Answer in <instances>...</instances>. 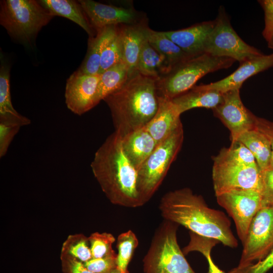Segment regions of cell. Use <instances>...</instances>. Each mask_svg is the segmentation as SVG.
Returning a JSON list of instances; mask_svg holds the SVG:
<instances>
[{"instance_id":"1","label":"cell","mask_w":273,"mask_h":273,"mask_svg":"<svg viewBox=\"0 0 273 273\" xmlns=\"http://www.w3.org/2000/svg\"><path fill=\"white\" fill-rule=\"evenodd\" d=\"M159 209L164 220L181 225L199 236L235 248L238 241L231 222L222 211L208 206L203 197L189 188L170 191L161 199Z\"/></svg>"},{"instance_id":"2","label":"cell","mask_w":273,"mask_h":273,"mask_svg":"<svg viewBox=\"0 0 273 273\" xmlns=\"http://www.w3.org/2000/svg\"><path fill=\"white\" fill-rule=\"evenodd\" d=\"M90 166L112 203L127 208L144 205L138 190V171L126 157L121 138L115 132L96 152Z\"/></svg>"},{"instance_id":"3","label":"cell","mask_w":273,"mask_h":273,"mask_svg":"<svg viewBox=\"0 0 273 273\" xmlns=\"http://www.w3.org/2000/svg\"><path fill=\"white\" fill-rule=\"evenodd\" d=\"M103 100L110 110L114 132L122 139L145 127L157 112L156 80L136 72Z\"/></svg>"},{"instance_id":"4","label":"cell","mask_w":273,"mask_h":273,"mask_svg":"<svg viewBox=\"0 0 273 273\" xmlns=\"http://www.w3.org/2000/svg\"><path fill=\"white\" fill-rule=\"evenodd\" d=\"M54 17L35 0L0 2V24L15 40L33 47L37 34Z\"/></svg>"},{"instance_id":"5","label":"cell","mask_w":273,"mask_h":273,"mask_svg":"<svg viewBox=\"0 0 273 273\" xmlns=\"http://www.w3.org/2000/svg\"><path fill=\"white\" fill-rule=\"evenodd\" d=\"M236 61L204 53L189 58L172 66L156 80L158 97L172 100L191 89L207 74L230 67Z\"/></svg>"},{"instance_id":"6","label":"cell","mask_w":273,"mask_h":273,"mask_svg":"<svg viewBox=\"0 0 273 273\" xmlns=\"http://www.w3.org/2000/svg\"><path fill=\"white\" fill-rule=\"evenodd\" d=\"M178 226L164 219L158 227L143 258L144 273H196L178 244Z\"/></svg>"},{"instance_id":"7","label":"cell","mask_w":273,"mask_h":273,"mask_svg":"<svg viewBox=\"0 0 273 273\" xmlns=\"http://www.w3.org/2000/svg\"><path fill=\"white\" fill-rule=\"evenodd\" d=\"M180 124L154 151L138 169L137 187L143 203L148 202L163 182L184 141Z\"/></svg>"},{"instance_id":"8","label":"cell","mask_w":273,"mask_h":273,"mask_svg":"<svg viewBox=\"0 0 273 273\" xmlns=\"http://www.w3.org/2000/svg\"><path fill=\"white\" fill-rule=\"evenodd\" d=\"M214 21V27L205 42L204 53L215 57L230 58L240 63L263 54L238 35L222 7H220Z\"/></svg>"},{"instance_id":"9","label":"cell","mask_w":273,"mask_h":273,"mask_svg":"<svg viewBox=\"0 0 273 273\" xmlns=\"http://www.w3.org/2000/svg\"><path fill=\"white\" fill-rule=\"evenodd\" d=\"M243 245L239 268L262 260L273 249V207L262 206L257 212Z\"/></svg>"},{"instance_id":"10","label":"cell","mask_w":273,"mask_h":273,"mask_svg":"<svg viewBox=\"0 0 273 273\" xmlns=\"http://www.w3.org/2000/svg\"><path fill=\"white\" fill-rule=\"evenodd\" d=\"M218 204L235 222L237 234L242 244L251 223L262 207L260 193L254 190L235 189L216 196Z\"/></svg>"},{"instance_id":"11","label":"cell","mask_w":273,"mask_h":273,"mask_svg":"<svg viewBox=\"0 0 273 273\" xmlns=\"http://www.w3.org/2000/svg\"><path fill=\"white\" fill-rule=\"evenodd\" d=\"M212 180L215 196L235 189L260 193L261 171L258 166L213 161Z\"/></svg>"},{"instance_id":"12","label":"cell","mask_w":273,"mask_h":273,"mask_svg":"<svg viewBox=\"0 0 273 273\" xmlns=\"http://www.w3.org/2000/svg\"><path fill=\"white\" fill-rule=\"evenodd\" d=\"M212 111L230 130L232 142L237 141L244 132L255 128L256 116L244 105L240 89L223 93V101Z\"/></svg>"},{"instance_id":"13","label":"cell","mask_w":273,"mask_h":273,"mask_svg":"<svg viewBox=\"0 0 273 273\" xmlns=\"http://www.w3.org/2000/svg\"><path fill=\"white\" fill-rule=\"evenodd\" d=\"M96 31L110 26L135 24L147 20L133 7L107 5L92 0L78 1Z\"/></svg>"},{"instance_id":"14","label":"cell","mask_w":273,"mask_h":273,"mask_svg":"<svg viewBox=\"0 0 273 273\" xmlns=\"http://www.w3.org/2000/svg\"><path fill=\"white\" fill-rule=\"evenodd\" d=\"M100 74L89 75L74 71L66 80L65 98L67 108L81 115L95 106Z\"/></svg>"},{"instance_id":"15","label":"cell","mask_w":273,"mask_h":273,"mask_svg":"<svg viewBox=\"0 0 273 273\" xmlns=\"http://www.w3.org/2000/svg\"><path fill=\"white\" fill-rule=\"evenodd\" d=\"M271 67H273V53L269 55L263 54L240 63L239 67L226 77L216 82L200 85V86L222 93L240 89L247 79Z\"/></svg>"},{"instance_id":"16","label":"cell","mask_w":273,"mask_h":273,"mask_svg":"<svg viewBox=\"0 0 273 273\" xmlns=\"http://www.w3.org/2000/svg\"><path fill=\"white\" fill-rule=\"evenodd\" d=\"M214 24V20L204 21L184 29L163 32L187 54L193 57L204 54L205 40Z\"/></svg>"},{"instance_id":"17","label":"cell","mask_w":273,"mask_h":273,"mask_svg":"<svg viewBox=\"0 0 273 273\" xmlns=\"http://www.w3.org/2000/svg\"><path fill=\"white\" fill-rule=\"evenodd\" d=\"M147 26V19L135 24L118 25L122 61L127 66L130 76L136 72L142 45L146 37V29Z\"/></svg>"},{"instance_id":"18","label":"cell","mask_w":273,"mask_h":273,"mask_svg":"<svg viewBox=\"0 0 273 273\" xmlns=\"http://www.w3.org/2000/svg\"><path fill=\"white\" fill-rule=\"evenodd\" d=\"M180 116L171 100L159 98L157 111L145 127L158 145L181 124Z\"/></svg>"},{"instance_id":"19","label":"cell","mask_w":273,"mask_h":273,"mask_svg":"<svg viewBox=\"0 0 273 273\" xmlns=\"http://www.w3.org/2000/svg\"><path fill=\"white\" fill-rule=\"evenodd\" d=\"M121 142L124 154L137 170L158 145L145 127L126 135Z\"/></svg>"},{"instance_id":"20","label":"cell","mask_w":273,"mask_h":273,"mask_svg":"<svg viewBox=\"0 0 273 273\" xmlns=\"http://www.w3.org/2000/svg\"><path fill=\"white\" fill-rule=\"evenodd\" d=\"M0 123L22 127L30 124V120L13 107L10 93V66L1 55Z\"/></svg>"},{"instance_id":"21","label":"cell","mask_w":273,"mask_h":273,"mask_svg":"<svg viewBox=\"0 0 273 273\" xmlns=\"http://www.w3.org/2000/svg\"><path fill=\"white\" fill-rule=\"evenodd\" d=\"M223 100V93L214 89L201 88L195 85L186 93L170 100L178 112L196 108L214 109Z\"/></svg>"},{"instance_id":"22","label":"cell","mask_w":273,"mask_h":273,"mask_svg":"<svg viewBox=\"0 0 273 273\" xmlns=\"http://www.w3.org/2000/svg\"><path fill=\"white\" fill-rule=\"evenodd\" d=\"M39 3L54 17L66 18L80 26L88 35L94 37L96 31L79 2L73 0H40Z\"/></svg>"},{"instance_id":"23","label":"cell","mask_w":273,"mask_h":273,"mask_svg":"<svg viewBox=\"0 0 273 273\" xmlns=\"http://www.w3.org/2000/svg\"><path fill=\"white\" fill-rule=\"evenodd\" d=\"M117 26H107L97 30L95 36L89 37L86 56L77 71L85 74H100L102 51L115 32Z\"/></svg>"},{"instance_id":"24","label":"cell","mask_w":273,"mask_h":273,"mask_svg":"<svg viewBox=\"0 0 273 273\" xmlns=\"http://www.w3.org/2000/svg\"><path fill=\"white\" fill-rule=\"evenodd\" d=\"M170 68L166 58L158 52L146 37L142 45L136 71L144 76L157 80L165 74Z\"/></svg>"},{"instance_id":"25","label":"cell","mask_w":273,"mask_h":273,"mask_svg":"<svg viewBox=\"0 0 273 273\" xmlns=\"http://www.w3.org/2000/svg\"><path fill=\"white\" fill-rule=\"evenodd\" d=\"M237 140L252 153L261 171L269 167L271 157V145L262 132L255 127L242 133Z\"/></svg>"},{"instance_id":"26","label":"cell","mask_w":273,"mask_h":273,"mask_svg":"<svg viewBox=\"0 0 273 273\" xmlns=\"http://www.w3.org/2000/svg\"><path fill=\"white\" fill-rule=\"evenodd\" d=\"M130 76L126 65L121 62L100 74L94 104L97 106L107 96L121 87Z\"/></svg>"},{"instance_id":"27","label":"cell","mask_w":273,"mask_h":273,"mask_svg":"<svg viewBox=\"0 0 273 273\" xmlns=\"http://www.w3.org/2000/svg\"><path fill=\"white\" fill-rule=\"evenodd\" d=\"M146 36L149 43L166 58L171 68L191 57L168 37L163 31L154 30L148 26L146 29Z\"/></svg>"},{"instance_id":"28","label":"cell","mask_w":273,"mask_h":273,"mask_svg":"<svg viewBox=\"0 0 273 273\" xmlns=\"http://www.w3.org/2000/svg\"><path fill=\"white\" fill-rule=\"evenodd\" d=\"M213 161L246 166H258L252 153L238 140L232 142L229 148L222 149L219 154L213 158Z\"/></svg>"},{"instance_id":"29","label":"cell","mask_w":273,"mask_h":273,"mask_svg":"<svg viewBox=\"0 0 273 273\" xmlns=\"http://www.w3.org/2000/svg\"><path fill=\"white\" fill-rule=\"evenodd\" d=\"M138 245V239L131 230L123 232L118 236L116 265L121 271L125 272L128 271V265Z\"/></svg>"},{"instance_id":"30","label":"cell","mask_w":273,"mask_h":273,"mask_svg":"<svg viewBox=\"0 0 273 273\" xmlns=\"http://www.w3.org/2000/svg\"><path fill=\"white\" fill-rule=\"evenodd\" d=\"M189 244L183 248L185 254L192 251H198L202 253L206 258L208 264V273H225L220 269L213 261L211 256L212 248L219 242L215 239L207 238L194 233L190 235Z\"/></svg>"},{"instance_id":"31","label":"cell","mask_w":273,"mask_h":273,"mask_svg":"<svg viewBox=\"0 0 273 273\" xmlns=\"http://www.w3.org/2000/svg\"><path fill=\"white\" fill-rule=\"evenodd\" d=\"M88 244V238L83 235L70 236L63 245L62 253L84 263L93 258Z\"/></svg>"},{"instance_id":"32","label":"cell","mask_w":273,"mask_h":273,"mask_svg":"<svg viewBox=\"0 0 273 273\" xmlns=\"http://www.w3.org/2000/svg\"><path fill=\"white\" fill-rule=\"evenodd\" d=\"M121 62H123L122 55L117 25L115 32L108 40L102 51L99 74Z\"/></svg>"},{"instance_id":"33","label":"cell","mask_w":273,"mask_h":273,"mask_svg":"<svg viewBox=\"0 0 273 273\" xmlns=\"http://www.w3.org/2000/svg\"><path fill=\"white\" fill-rule=\"evenodd\" d=\"M88 240L93 258H102L115 253L112 248L115 238L112 234L95 232Z\"/></svg>"},{"instance_id":"34","label":"cell","mask_w":273,"mask_h":273,"mask_svg":"<svg viewBox=\"0 0 273 273\" xmlns=\"http://www.w3.org/2000/svg\"><path fill=\"white\" fill-rule=\"evenodd\" d=\"M84 264L87 269L94 273H109L117 267L116 254L102 258H92Z\"/></svg>"},{"instance_id":"35","label":"cell","mask_w":273,"mask_h":273,"mask_svg":"<svg viewBox=\"0 0 273 273\" xmlns=\"http://www.w3.org/2000/svg\"><path fill=\"white\" fill-rule=\"evenodd\" d=\"M260 194L262 207H273V167L261 171Z\"/></svg>"},{"instance_id":"36","label":"cell","mask_w":273,"mask_h":273,"mask_svg":"<svg viewBox=\"0 0 273 273\" xmlns=\"http://www.w3.org/2000/svg\"><path fill=\"white\" fill-rule=\"evenodd\" d=\"M272 267L273 249L262 260L244 268L236 267L228 273H266Z\"/></svg>"},{"instance_id":"37","label":"cell","mask_w":273,"mask_h":273,"mask_svg":"<svg viewBox=\"0 0 273 273\" xmlns=\"http://www.w3.org/2000/svg\"><path fill=\"white\" fill-rule=\"evenodd\" d=\"M258 2L264 14V27L262 36L268 41L273 34V0H259Z\"/></svg>"},{"instance_id":"38","label":"cell","mask_w":273,"mask_h":273,"mask_svg":"<svg viewBox=\"0 0 273 273\" xmlns=\"http://www.w3.org/2000/svg\"><path fill=\"white\" fill-rule=\"evenodd\" d=\"M20 127L0 123V157L7 153L9 147Z\"/></svg>"},{"instance_id":"39","label":"cell","mask_w":273,"mask_h":273,"mask_svg":"<svg viewBox=\"0 0 273 273\" xmlns=\"http://www.w3.org/2000/svg\"><path fill=\"white\" fill-rule=\"evenodd\" d=\"M255 127L262 132L269 140L271 148L270 166L273 167V122L256 116Z\"/></svg>"},{"instance_id":"40","label":"cell","mask_w":273,"mask_h":273,"mask_svg":"<svg viewBox=\"0 0 273 273\" xmlns=\"http://www.w3.org/2000/svg\"><path fill=\"white\" fill-rule=\"evenodd\" d=\"M62 259L68 273H94L87 269L83 262L67 254L62 253Z\"/></svg>"},{"instance_id":"41","label":"cell","mask_w":273,"mask_h":273,"mask_svg":"<svg viewBox=\"0 0 273 273\" xmlns=\"http://www.w3.org/2000/svg\"><path fill=\"white\" fill-rule=\"evenodd\" d=\"M267 42V46L268 48L271 49H273V34L271 36V37L269 38Z\"/></svg>"},{"instance_id":"42","label":"cell","mask_w":273,"mask_h":273,"mask_svg":"<svg viewBox=\"0 0 273 273\" xmlns=\"http://www.w3.org/2000/svg\"><path fill=\"white\" fill-rule=\"evenodd\" d=\"M109 273H130V272L128 271V270L125 272H122L120 270H119L118 268L116 267L115 268L111 270Z\"/></svg>"}]
</instances>
